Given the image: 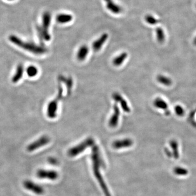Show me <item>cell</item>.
<instances>
[{
  "mask_svg": "<svg viewBox=\"0 0 196 196\" xmlns=\"http://www.w3.org/2000/svg\"><path fill=\"white\" fill-rule=\"evenodd\" d=\"M91 157L93 163V172L95 178H97L98 181L99 182V184L101 186V189L103 191V193L105 196H111L110 191L108 189V186L106 185L100 171V168L101 167L102 163V159L99 147L98 146L95 144L92 147Z\"/></svg>",
  "mask_w": 196,
  "mask_h": 196,
  "instance_id": "1",
  "label": "cell"
},
{
  "mask_svg": "<svg viewBox=\"0 0 196 196\" xmlns=\"http://www.w3.org/2000/svg\"><path fill=\"white\" fill-rule=\"evenodd\" d=\"M9 40L11 43L21 49H24L35 55H42L47 53V49L44 47L38 45L33 43L24 42L15 35L9 36Z\"/></svg>",
  "mask_w": 196,
  "mask_h": 196,
  "instance_id": "2",
  "label": "cell"
},
{
  "mask_svg": "<svg viewBox=\"0 0 196 196\" xmlns=\"http://www.w3.org/2000/svg\"><path fill=\"white\" fill-rule=\"evenodd\" d=\"M95 144V141L93 138L88 137L84 141L76 146L70 148L68 151V155L70 157H75L78 155L85 150L89 147H92Z\"/></svg>",
  "mask_w": 196,
  "mask_h": 196,
  "instance_id": "3",
  "label": "cell"
},
{
  "mask_svg": "<svg viewBox=\"0 0 196 196\" xmlns=\"http://www.w3.org/2000/svg\"><path fill=\"white\" fill-rule=\"evenodd\" d=\"M63 93V89L62 87L61 86H59L57 97L55 99L51 100L48 103L47 106V114L49 118L55 119L57 117L58 103L62 98Z\"/></svg>",
  "mask_w": 196,
  "mask_h": 196,
  "instance_id": "4",
  "label": "cell"
},
{
  "mask_svg": "<svg viewBox=\"0 0 196 196\" xmlns=\"http://www.w3.org/2000/svg\"><path fill=\"white\" fill-rule=\"evenodd\" d=\"M51 16L50 13L45 12L43 13L42 17V26L40 28L42 33L44 40L49 41L50 40L51 37L49 33V28L50 25Z\"/></svg>",
  "mask_w": 196,
  "mask_h": 196,
  "instance_id": "5",
  "label": "cell"
},
{
  "mask_svg": "<svg viewBox=\"0 0 196 196\" xmlns=\"http://www.w3.org/2000/svg\"><path fill=\"white\" fill-rule=\"evenodd\" d=\"M50 142V138L47 135H44L36 141L30 143L27 147L28 152H32L39 149L43 146H46Z\"/></svg>",
  "mask_w": 196,
  "mask_h": 196,
  "instance_id": "6",
  "label": "cell"
},
{
  "mask_svg": "<svg viewBox=\"0 0 196 196\" xmlns=\"http://www.w3.org/2000/svg\"><path fill=\"white\" fill-rule=\"evenodd\" d=\"M23 185L26 190L38 195H42L44 193V189L42 186L38 185L30 180H26L23 181Z\"/></svg>",
  "mask_w": 196,
  "mask_h": 196,
  "instance_id": "7",
  "label": "cell"
},
{
  "mask_svg": "<svg viewBox=\"0 0 196 196\" xmlns=\"http://www.w3.org/2000/svg\"><path fill=\"white\" fill-rule=\"evenodd\" d=\"M37 176L41 179H48L55 180L59 177L58 173L56 171L47 170L44 169H38L37 172Z\"/></svg>",
  "mask_w": 196,
  "mask_h": 196,
  "instance_id": "8",
  "label": "cell"
},
{
  "mask_svg": "<svg viewBox=\"0 0 196 196\" xmlns=\"http://www.w3.org/2000/svg\"><path fill=\"white\" fill-rule=\"evenodd\" d=\"M113 112L109 119L108 125L111 128H114L117 127L118 125L120 112L117 103H114V105L113 106Z\"/></svg>",
  "mask_w": 196,
  "mask_h": 196,
  "instance_id": "9",
  "label": "cell"
},
{
  "mask_svg": "<svg viewBox=\"0 0 196 196\" xmlns=\"http://www.w3.org/2000/svg\"><path fill=\"white\" fill-rule=\"evenodd\" d=\"M133 142L132 139L129 138H127L113 142L112 143V147L116 149H120L123 148L130 147L133 146Z\"/></svg>",
  "mask_w": 196,
  "mask_h": 196,
  "instance_id": "10",
  "label": "cell"
},
{
  "mask_svg": "<svg viewBox=\"0 0 196 196\" xmlns=\"http://www.w3.org/2000/svg\"><path fill=\"white\" fill-rule=\"evenodd\" d=\"M112 98L113 99L114 101H116V103H118L120 104V106L123 110V111L127 113H129L130 112V108L128 105L127 101L122 95H120L119 93H117V92L113 93L112 94Z\"/></svg>",
  "mask_w": 196,
  "mask_h": 196,
  "instance_id": "11",
  "label": "cell"
},
{
  "mask_svg": "<svg viewBox=\"0 0 196 196\" xmlns=\"http://www.w3.org/2000/svg\"><path fill=\"white\" fill-rule=\"evenodd\" d=\"M108 36L107 33H103L99 37L97 40L94 42L92 45L93 49L95 51H98L101 49L104 43L106 42Z\"/></svg>",
  "mask_w": 196,
  "mask_h": 196,
  "instance_id": "12",
  "label": "cell"
},
{
  "mask_svg": "<svg viewBox=\"0 0 196 196\" xmlns=\"http://www.w3.org/2000/svg\"><path fill=\"white\" fill-rule=\"evenodd\" d=\"M106 4V7L108 10L115 14H118L122 12V9L118 4L114 3L113 0H104Z\"/></svg>",
  "mask_w": 196,
  "mask_h": 196,
  "instance_id": "13",
  "label": "cell"
},
{
  "mask_svg": "<svg viewBox=\"0 0 196 196\" xmlns=\"http://www.w3.org/2000/svg\"><path fill=\"white\" fill-rule=\"evenodd\" d=\"M24 73V67L22 64H19L17 65L14 75L12 78V81L13 83H17L21 80L23 76Z\"/></svg>",
  "mask_w": 196,
  "mask_h": 196,
  "instance_id": "14",
  "label": "cell"
},
{
  "mask_svg": "<svg viewBox=\"0 0 196 196\" xmlns=\"http://www.w3.org/2000/svg\"><path fill=\"white\" fill-rule=\"evenodd\" d=\"M89 48L86 45H82L79 48L76 54L77 59L80 61H83L86 58L88 55Z\"/></svg>",
  "mask_w": 196,
  "mask_h": 196,
  "instance_id": "15",
  "label": "cell"
},
{
  "mask_svg": "<svg viewBox=\"0 0 196 196\" xmlns=\"http://www.w3.org/2000/svg\"><path fill=\"white\" fill-rule=\"evenodd\" d=\"M127 57H128V53L125 52H123L122 53H120V55L116 56L114 59H113V61H112L113 64L115 67H119L124 63L125 60L127 59Z\"/></svg>",
  "mask_w": 196,
  "mask_h": 196,
  "instance_id": "16",
  "label": "cell"
},
{
  "mask_svg": "<svg viewBox=\"0 0 196 196\" xmlns=\"http://www.w3.org/2000/svg\"><path fill=\"white\" fill-rule=\"evenodd\" d=\"M73 20V16L68 14H59L56 17V20L58 23H67Z\"/></svg>",
  "mask_w": 196,
  "mask_h": 196,
  "instance_id": "17",
  "label": "cell"
},
{
  "mask_svg": "<svg viewBox=\"0 0 196 196\" xmlns=\"http://www.w3.org/2000/svg\"><path fill=\"white\" fill-rule=\"evenodd\" d=\"M154 105L155 108L165 110V111L168 110V106L166 102L160 98H157L155 99L154 101Z\"/></svg>",
  "mask_w": 196,
  "mask_h": 196,
  "instance_id": "18",
  "label": "cell"
},
{
  "mask_svg": "<svg viewBox=\"0 0 196 196\" xmlns=\"http://www.w3.org/2000/svg\"><path fill=\"white\" fill-rule=\"evenodd\" d=\"M170 146L172 149V155L175 159H178L179 158V153L178 150V144L175 140H171L170 142Z\"/></svg>",
  "mask_w": 196,
  "mask_h": 196,
  "instance_id": "19",
  "label": "cell"
},
{
  "mask_svg": "<svg viewBox=\"0 0 196 196\" xmlns=\"http://www.w3.org/2000/svg\"><path fill=\"white\" fill-rule=\"evenodd\" d=\"M157 80L161 84L166 86H169L172 83V81L171 78L161 75H159L157 76Z\"/></svg>",
  "mask_w": 196,
  "mask_h": 196,
  "instance_id": "20",
  "label": "cell"
},
{
  "mask_svg": "<svg viewBox=\"0 0 196 196\" xmlns=\"http://www.w3.org/2000/svg\"><path fill=\"white\" fill-rule=\"evenodd\" d=\"M26 73L28 76L30 78H33L37 75L38 73V69L34 65H31L28 66L26 69Z\"/></svg>",
  "mask_w": 196,
  "mask_h": 196,
  "instance_id": "21",
  "label": "cell"
},
{
  "mask_svg": "<svg viewBox=\"0 0 196 196\" xmlns=\"http://www.w3.org/2000/svg\"><path fill=\"white\" fill-rule=\"evenodd\" d=\"M156 32V38L157 40L160 43H163L165 39L164 32L163 28H156L155 30Z\"/></svg>",
  "mask_w": 196,
  "mask_h": 196,
  "instance_id": "22",
  "label": "cell"
},
{
  "mask_svg": "<svg viewBox=\"0 0 196 196\" xmlns=\"http://www.w3.org/2000/svg\"><path fill=\"white\" fill-rule=\"evenodd\" d=\"M173 172L175 173L176 175H182V176L186 175L188 173V169L183 167H175L173 169Z\"/></svg>",
  "mask_w": 196,
  "mask_h": 196,
  "instance_id": "23",
  "label": "cell"
},
{
  "mask_svg": "<svg viewBox=\"0 0 196 196\" xmlns=\"http://www.w3.org/2000/svg\"><path fill=\"white\" fill-rule=\"evenodd\" d=\"M145 20L148 23H149L150 25H153L157 24L159 22L158 19H156L155 17L150 14L146 15L145 17Z\"/></svg>",
  "mask_w": 196,
  "mask_h": 196,
  "instance_id": "24",
  "label": "cell"
},
{
  "mask_svg": "<svg viewBox=\"0 0 196 196\" xmlns=\"http://www.w3.org/2000/svg\"><path fill=\"white\" fill-rule=\"evenodd\" d=\"M59 80L65 82V83H66L67 86L68 91H69L70 89L72 88V86H73V81H72V79L70 78H64L63 76H60Z\"/></svg>",
  "mask_w": 196,
  "mask_h": 196,
  "instance_id": "25",
  "label": "cell"
},
{
  "mask_svg": "<svg viewBox=\"0 0 196 196\" xmlns=\"http://www.w3.org/2000/svg\"><path fill=\"white\" fill-rule=\"evenodd\" d=\"M174 111H175L176 114L177 116H179V117L183 116L184 113H185L184 110H183V108L181 107V106H175V108H174Z\"/></svg>",
  "mask_w": 196,
  "mask_h": 196,
  "instance_id": "26",
  "label": "cell"
},
{
  "mask_svg": "<svg viewBox=\"0 0 196 196\" xmlns=\"http://www.w3.org/2000/svg\"><path fill=\"white\" fill-rule=\"evenodd\" d=\"M48 162L53 165H56L58 163L57 159L55 158H49L48 159Z\"/></svg>",
  "mask_w": 196,
  "mask_h": 196,
  "instance_id": "27",
  "label": "cell"
},
{
  "mask_svg": "<svg viewBox=\"0 0 196 196\" xmlns=\"http://www.w3.org/2000/svg\"><path fill=\"white\" fill-rule=\"evenodd\" d=\"M164 150H165V152H166V154L167 155V156H169V158H171V156H173V155H172V153H171V152H170V151H169V150L168 149H167V148H166V149H164Z\"/></svg>",
  "mask_w": 196,
  "mask_h": 196,
  "instance_id": "28",
  "label": "cell"
},
{
  "mask_svg": "<svg viewBox=\"0 0 196 196\" xmlns=\"http://www.w3.org/2000/svg\"><path fill=\"white\" fill-rule=\"evenodd\" d=\"M193 44H194V45L196 46V37L194 38V40H193Z\"/></svg>",
  "mask_w": 196,
  "mask_h": 196,
  "instance_id": "29",
  "label": "cell"
},
{
  "mask_svg": "<svg viewBox=\"0 0 196 196\" xmlns=\"http://www.w3.org/2000/svg\"><path fill=\"white\" fill-rule=\"evenodd\" d=\"M8 1H12V0H8Z\"/></svg>",
  "mask_w": 196,
  "mask_h": 196,
  "instance_id": "30",
  "label": "cell"
}]
</instances>
